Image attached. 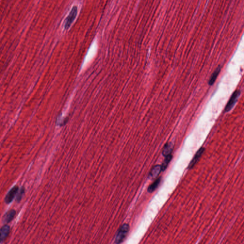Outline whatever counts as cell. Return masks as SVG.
Instances as JSON below:
<instances>
[{
	"label": "cell",
	"instance_id": "cell-1",
	"mask_svg": "<svg viewBox=\"0 0 244 244\" xmlns=\"http://www.w3.org/2000/svg\"><path fill=\"white\" fill-rule=\"evenodd\" d=\"M129 230V227L127 224H124L120 227L115 237V243L117 244L123 242L126 239Z\"/></svg>",
	"mask_w": 244,
	"mask_h": 244
},
{
	"label": "cell",
	"instance_id": "cell-2",
	"mask_svg": "<svg viewBox=\"0 0 244 244\" xmlns=\"http://www.w3.org/2000/svg\"><path fill=\"white\" fill-rule=\"evenodd\" d=\"M241 94V91L239 90H236L233 94L231 96L229 99L228 103L227 104L226 107L225 108V111L226 113L230 111L233 107L235 105V104H236L237 100Z\"/></svg>",
	"mask_w": 244,
	"mask_h": 244
},
{
	"label": "cell",
	"instance_id": "cell-3",
	"mask_svg": "<svg viewBox=\"0 0 244 244\" xmlns=\"http://www.w3.org/2000/svg\"><path fill=\"white\" fill-rule=\"evenodd\" d=\"M77 14V6H74L73 8H72L71 12L69 14L66 19L65 24H64V28L66 30L68 29L70 27L72 23L75 19Z\"/></svg>",
	"mask_w": 244,
	"mask_h": 244
},
{
	"label": "cell",
	"instance_id": "cell-4",
	"mask_svg": "<svg viewBox=\"0 0 244 244\" xmlns=\"http://www.w3.org/2000/svg\"><path fill=\"white\" fill-rule=\"evenodd\" d=\"M204 151V148L201 147V149H200L199 150L196 152L195 155L194 156L193 159H192L191 162L188 165V169H192L195 165V164L197 163V162L199 161L200 158H201V156H202Z\"/></svg>",
	"mask_w": 244,
	"mask_h": 244
},
{
	"label": "cell",
	"instance_id": "cell-5",
	"mask_svg": "<svg viewBox=\"0 0 244 244\" xmlns=\"http://www.w3.org/2000/svg\"><path fill=\"white\" fill-rule=\"evenodd\" d=\"M18 190V187H17V186H14V187H13L9 192V193L7 194V195L6 196L5 199V202L7 204H9L11 201H13L14 198L16 194H17Z\"/></svg>",
	"mask_w": 244,
	"mask_h": 244
},
{
	"label": "cell",
	"instance_id": "cell-6",
	"mask_svg": "<svg viewBox=\"0 0 244 244\" xmlns=\"http://www.w3.org/2000/svg\"><path fill=\"white\" fill-rule=\"evenodd\" d=\"M10 231V228L7 225L4 226L1 229H0V242L5 240L8 236Z\"/></svg>",
	"mask_w": 244,
	"mask_h": 244
},
{
	"label": "cell",
	"instance_id": "cell-7",
	"mask_svg": "<svg viewBox=\"0 0 244 244\" xmlns=\"http://www.w3.org/2000/svg\"><path fill=\"white\" fill-rule=\"evenodd\" d=\"M220 71H221V67L220 66H218L210 77V79L209 80L208 83L209 86H212L214 83L218 75L220 73Z\"/></svg>",
	"mask_w": 244,
	"mask_h": 244
},
{
	"label": "cell",
	"instance_id": "cell-8",
	"mask_svg": "<svg viewBox=\"0 0 244 244\" xmlns=\"http://www.w3.org/2000/svg\"><path fill=\"white\" fill-rule=\"evenodd\" d=\"M174 149V145L172 143H167L165 144L164 147L162 154L164 156H167L171 155Z\"/></svg>",
	"mask_w": 244,
	"mask_h": 244
},
{
	"label": "cell",
	"instance_id": "cell-9",
	"mask_svg": "<svg viewBox=\"0 0 244 244\" xmlns=\"http://www.w3.org/2000/svg\"><path fill=\"white\" fill-rule=\"evenodd\" d=\"M161 171L162 170H161V165H155L152 168L150 173V177L151 178H153V179L156 178V177H158L159 174L160 173Z\"/></svg>",
	"mask_w": 244,
	"mask_h": 244
},
{
	"label": "cell",
	"instance_id": "cell-10",
	"mask_svg": "<svg viewBox=\"0 0 244 244\" xmlns=\"http://www.w3.org/2000/svg\"><path fill=\"white\" fill-rule=\"evenodd\" d=\"M16 212L15 210H11L8 211L4 217V221L5 223H9L14 219L15 216Z\"/></svg>",
	"mask_w": 244,
	"mask_h": 244
},
{
	"label": "cell",
	"instance_id": "cell-11",
	"mask_svg": "<svg viewBox=\"0 0 244 244\" xmlns=\"http://www.w3.org/2000/svg\"><path fill=\"white\" fill-rule=\"evenodd\" d=\"M161 181V178L159 177L158 179H156L155 181L153 183V184H151L149 186L148 188V191L149 193H152L153 192L155 191L156 188H158L159 185L160 184Z\"/></svg>",
	"mask_w": 244,
	"mask_h": 244
},
{
	"label": "cell",
	"instance_id": "cell-12",
	"mask_svg": "<svg viewBox=\"0 0 244 244\" xmlns=\"http://www.w3.org/2000/svg\"><path fill=\"white\" fill-rule=\"evenodd\" d=\"M172 159V155H171L165 156V159L162 165H161L162 171H164L165 169H167L168 164L170 163Z\"/></svg>",
	"mask_w": 244,
	"mask_h": 244
},
{
	"label": "cell",
	"instance_id": "cell-13",
	"mask_svg": "<svg viewBox=\"0 0 244 244\" xmlns=\"http://www.w3.org/2000/svg\"><path fill=\"white\" fill-rule=\"evenodd\" d=\"M24 190L23 188H21V190H20V191H19L18 195L17 196V201H20L21 200L22 196H23V193H24Z\"/></svg>",
	"mask_w": 244,
	"mask_h": 244
}]
</instances>
